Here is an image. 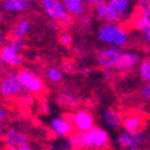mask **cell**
<instances>
[{"label": "cell", "mask_w": 150, "mask_h": 150, "mask_svg": "<svg viewBox=\"0 0 150 150\" xmlns=\"http://www.w3.org/2000/svg\"><path fill=\"white\" fill-rule=\"evenodd\" d=\"M22 1H24V3H26V4H29V5H31V4H33L36 0H22Z\"/></svg>", "instance_id": "74e56055"}, {"label": "cell", "mask_w": 150, "mask_h": 150, "mask_svg": "<svg viewBox=\"0 0 150 150\" xmlns=\"http://www.w3.org/2000/svg\"><path fill=\"white\" fill-rule=\"evenodd\" d=\"M60 42L64 47H70L73 44V36L68 31H64L60 35Z\"/></svg>", "instance_id": "cb8c5ba5"}, {"label": "cell", "mask_w": 150, "mask_h": 150, "mask_svg": "<svg viewBox=\"0 0 150 150\" xmlns=\"http://www.w3.org/2000/svg\"><path fill=\"white\" fill-rule=\"evenodd\" d=\"M113 76H115L113 69H104V71H103V79H105V80H111Z\"/></svg>", "instance_id": "f1b7e54d"}, {"label": "cell", "mask_w": 150, "mask_h": 150, "mask_svg": "<svg viewBox=\"0 0 150 150\" xmlns=\"http://www.w3.org/2000/svg\"><path fill=\"white\" fill-rule=\"evenodd\" d=\"M143 124H144V120L141 116L130 113L123 117L122 127L124 129V131H127V132H139V131H142Z\"/></svg>", "instance_id": "2e32d148"}, {"label": "cell", "mask_w": 150, "mask_h": 150, "mask_svg": "<svg viewBox=\"0 0 150 150\" xmlns=\"http://www.w3.org/2000/svg\"><path fill=\"white\" fill-rule=\"evenodd\" d=\"M144 40L146 43H150V30H148L146 32H144Z\"/></svg>", "instance_id": "836d02e7"}, {"label": "cell", "mask_w": 150, "mask_h": 150, "mask_svg": "<svg viewBox=\"0 0 150 150\" xmlns=\"http://www.w3.org/2000/svg\"><path fill=\"white\" fill-rule=\"evenodd\" d=\"M142 57H141V54L137 51H123L120 59L116 66V70L120 71V73H127L130 70L135 69L136 67H138V64L141 63Z\"/></svg>", "instance_id": "30bf717a"}, {"label": "cell", "mask_w": 150, "mask_h": 150, "mask_svg": "<svg viewBox=\"0 0 150 150\" xmlns=\"http://www.w3.org/2000/svg\"><path fill=\"white\" fill-rule=\"evenodd\" d=\"M67 12L73 17H82L87 11V5L83 0H61Z\"/></svg>", "instance_id": "e0dca14e"}, {"label": "cell", "mask_w": 150, "mask_h": 150, "mask_svg": "<svg viewBox=\"0 0 150 150\" xmlns=\"http://www.w3.org/2000/svg\"><path fill=\"white\" fill-rule=\"evenodd\" d=\"M19 150H35L31 145H29V144H25V145H23V146H21L19 148Z\"/></svg>", "instance_id": "e575fe53"}, {"label": "cell", "mask_w": 150, "mask_h": 150, "mask_svg": "<svg viewBox=\"0 0 150 150\" xmlns=\"http://www.w3.org/2000/svg\"><path fill=\"white\" fill-rule=\"evenodd\" d=\"M8 118V111L0 105V122H4Z\"/></svg>", "instance_id": "f546056e"}, {"label": "cell", "mask_w": 150, "mask_h": 150, "mask_svg": "<svg viewBox=\"0 0 150 150\" xmlns=\"http://www.w3.org/2000/svg\"><path fill=\"white\" fill-rule=\"evenodd\" d=\"M141 97L145 101H150V82H145V85L141 89Z\"/></svg>", "instance_id": "d4e9b609"}, {"label": "cell", "mask_w": 150, "mask_h": 150, "mask_svg": "<svg viewBox=\"0 0 150 150\" xmlns=\"http://www.w3.org/2000/svg\"><path fill=\"white\" fill-rule=\"evenodd\" d=\"M22 97H23V101H24L25 105H31V104L33 103L32 96H30V94H23Z\"/></svg>", "instance_id": "4dcf8cb0"}, {"label": "cell", "mask_w": 150, "mask_h": 150, "mask_svg": "<svg viewBox=\"0 0 150 150\" xmlns=\"http://www.w3.org/2000/svg\"><path fill=\"white\" fill-rule=\"evenodd\" d=\"M139 78L144 82H150V59H144L137 67Z\"/></svg>", "instance_id": "44dd1931"}, {"label": "cell", "mask_w": 150, "mask_h": 150, "mask_svg": "<svg viewBox=\"0 0 150 150\" xmlns=\"http://www.w3.org/2000/svg\"><path fill=\"white\" fill-rule=\"evenodd\" d=\"M25 92L18 71H14L13 68L6 70L5 75L0 79V96L4 99H14L25 94Z\"/></svg>", "instance_id": "7a4b0ae2"}, {"label": "cell", "mask_w": 150, "mask_h": 150, "mask_svg": "<svg viewBox=\"0 0 150 150\" xmlns=\"http://www.w3.org/2000/svg\"><path fill=\"white\" fill-rule=\"evenodd\" d=\"M137 7L139 11H144V10L150 8V0H138Z\"/></svg>", "instance_id": "484cf974"}, {"label": "cell", "mask_w": 150, "mask_h": 150, "mask_svg": "<svg viewBox=\"0 0 150 150\" xmlns=\"http://www.w3.org/2000/svg\"><path fill=\"white\" fill-rule=\"evenodd\" d=\"M0 59L10 68H18L23 63V56L21 55V52L13 50L7 45L0 49Z\"/></svg>", "instance_id": "5bb4252c"}, {"label": "cell", "mask_w": 150, "mask_h": 150, "mask_svg": "<svg viewBox=\"0 0 150 150\" xmlns=\"http://www.w3.org/2000/svg\"><path fill=\"white\" fill-rule=\"evenodd\" d=\"M148 142V135L143 131L139 132H123L118 134L116 137V144L120 149L125 150H141Z\"/></svg>", "instance_id": "277c9868"}, {"label": "cell", "mask_w": 150, "mask_h": 150, "mask_svg": "<svg viewBox=\"0 0 150 150\" xmlns=\"http://www.w3.org/2000/svg\"><path fill=\"white\" fill-rule=\"evenodd\" d=\"M97 38L105 45L122 49L129 43L130 36L122 24L105 22L97 30Z\"/></svg>", "instance_id": "6da1fadb"}, {"label": "cell", "mask_w": 150, "mask_h": 150, "mask_svg": "<svg viewBox=\"0 0 150 150\" xmlns=\"http://www.w3.org/2000/svg\"><path fill=\"white\" fill-rule=\"evenodd\" d=\"M41 7L52 21L61 23L69 16L61 0H40Z\"/></svg>", "instance_id": "9c48e42d"}, {"label": "cell", "mask_w": 150, "mask_h": 150, "mask_svg": "<svg viewBox=\"0 0 150 150\" xmlns=\"http://www.w3.org/2000/svg\"><path fill=\"white\" fill-rule=\"evenodd\" d=\"M86 141L88 149H96V150H104L108 146L111 138L108 132L100 126H94L92 130L86 132Z\"/></svg>", "instance_id": "5b68a950"}, {"label": "cell", "mask_w": 150, "mask_h": 150, "mask_svg": "<svg viewBox=\"0 0 150 150\" xmlns=\"http://www.w3.org/2000/svg\"><path fill=\"white\" fill-rule=\"evenodd\" d=\"M0 8L3 12L10 14H18L28 12L30 10V5L22 1V0H3L0 4Z\"/></svg>", "instance_id": "9a60e30c"}, {"label": "cell", "mask_w": 150, "mask_h": 150, "mask_svg": "<svg viewBox=\"0 0 150 150\" xmlns=\"http://www.w3.org/2000/svg\"><path fill=\"white\" fill-rule=\"evenodd\" d=\"M135 26L138 31H141L143 33L146 32L148 30H150V8L141 11L139 16L135 21Z\"/></svg>", "instance_id": "d6986e66"}, {"label": "cell", "mask_w": 150, "mask_h": 150, "mask_svg": "<svg viewBox=\"0 0 150 150\" xmlns=\"http://www.w3.org/2000/svg\"><path fill=\"white\" fill-rule=\"evenodd\" d=\"M5 132V129H4V123L3 122H0V137H1Z\"/></svg>", "instance_id": "d590c367"}, {"label": "cell", "mask_w": 150, "mask_h": 150, "mask_svg": "<svg viewBox=\"0 0 150 150\" xmlns=\"http://www.w3.org/2000/svg\"><path fill=\"white\" fill-rule=\"evenodd\" d=\"M81 18V26L82 28H85V29H87V28H89L91 25H92V18L89 17V16H82V17H80Z\"/></svg>", "instance_id": "4316f807"}, {"label": "cell", "mask_w": 150, "mask_h": 150, "mask_svg": "<svg viewBox=\"0 0 150 150\" xmlns=\"http://www.w3.org/2000/svg\"><path fill=\"white\" fill-rule=\"evenodd\" d=\"M45 75H47V79L54 83H60L62 82L63 80V73L60 68L55 67V66H51V67H48L47 70H45Z\"/></svg>", "instance_id": "ffe728a7"}, {"label": "cell", "mask_w": 150, "mask_h": 150, "mask_svg": "<svg viewBox=\"0 0 150 150\" xmlns=\"http://www.w3.org/2000/svg\"><path fill=\"white\" fill-rule=\"evenodd\" d=\"M51 131L59 138H68L74 132V126L68 117H54L50 122Z\"/></svg>", "instance_id": "8fae6325"}, {"label": "cell", "mask_w": 150, "mask_h": 150, "mask_svg": "<svg viewBox=\"0 0 150 150\" xmlns=\"http://www.w3.org/2000/svg\"><path fill=\"white\" fill-rule=\"evenodd\" d=\"M6 45L12 48L13 50L18 51V52H22L25 49V42L24 40H19V38H14V37H11V38L7 40Z\"/></svg>", "instance_id": "7402d4cb"}, {"label": "cell", "mask_w": 150, "mask_h": 150, "mask_svg": "<svg viewBox=\"0 0 150 150\" xmlns=\"http://www.w3.org/2000/svg\"><path fill=\"white\" fill-rule=\"evenodd\" d=\"M18 76H19L25 91L32 93V94H38V93L43 92L44 81L35 71L28 68H23L21 70H18Z\"/></svg>", "instance_id": "8992f818"}, {"label": "cell", "mask_w": 150, "mask_h": 150, "mask_svg": "<svg viewBox=\"0 0 150 150\" xmlns=\"http://www.w3.org/2000/svg\"><path fill=\"white\" fill-rule=\"evenodd\" d=\"M0 150H3V149H0Z\"/></svg>", "instance_id": "b9f144b4"}, {"label": "cell", "mask_w": 150, "mask_h": 150, "mask_svg": "<svg viewBox=\"0 0 150 150\" xmlns=\"http://www.w3.org/2000/svg\"><path fill=\"white\" fill-rule=\"evenodd\" d=\"M4 66H5V63L3 62V60L0 59V73H1L3 70H4Z\"/></svg>", "instance_id": "8d00e7d4"}, {"label": "cell", "mask_w": 150, "mask_h": 150, "mask_svg": "<svg viewBox=\"0 0 150 150\" xmlns=\"http://www.w3.org/2000/svg\"><path fill=\"white\" fill-rule=\"evenodd\" d=\"M94 14H96V17L98 18L99 21L106 22V18H107L106 5L103 4V5H98V6H96V7H94Z\"/></svg>", "instance_id": "603a6c76"}, {"label": "cell", "mask_w": 150, "mask_h": 150, "mask_svg": "<svg viewBox=\"0 0 150 150\" xmlns=\"http://www.w3.org/2000/svg\"><path fill=\"white\" fill-rule=\"evenodd\" d=\"M6 150H19V148H13V146H7Z\"/></svg>", "instance_id": "ab89813d"}, {"label": "cell", "mask_w": 150, "mask_h": 150, "mask_svg": "<svg viewBox=\"0 0 150 150\" xmlns=\"http://www.w3.org/2000/svg\"><path fill=\"white\" fill-rule=\"evenodd\" d=\"M32 23L28 18H21L18 19L13 30H12V37L14 38H19V40H24L25 37L31 32L32 30Z\"/></svg>", "instance_id": "ac0fdd59"}, {"label": "cell", "mask_w": 150, "mask_h": 150, "mask_svg": "<svg viewBox=\"0 0 150 150\" xmlns=\"http://www.w3.org/2000/svg\"><path fill=\"white\" fill-rule=\"evenodd\" d=\"M101 122L103 124L111 131H118L122 127L123 117L116 108H105L101 113Z\"/></svg>", "instance_id": "7c38bea8"}, {"label": "cell", "mask_w": 150, "mask_h": 150, "mask_svg": "<svg viewBox=\"0 0 150 150\" xmlns=\"http://www.w3.org/2000/svg\"><path fill=\"white\" fill-rule=\"evenodd\" d=\"M107 10L106 22L123 23L134 11V0H107L105 3Z\"/></svg>", "instance_id": "3957f363"}, {"label": "cell", "mask_w": 150, "mask_h": 150, "mask_svg": "<svg viewBox=\"0 0 150 150\" xmlns=\"http://www.w3.org/2000/svg\"><path fill=\"white\" fill-rule=\"evenodd\" d=\"M4 142L7 146H13V148H21L25 144H28V137L23 132H21L19 130H17L14 127L7 129L4 135Z\"/></svg>", "instance_id": "4fadbf2b"}, {"label": "cell", "mask_w": 150, "mask_h": 150, "mask_svg": "<svg viewBox=\"0 0 150 150\" xmlns=\"http://www.w3.org/2000/svg\"><path fill=\"white\" fill-rule=\"evenodd\" d=\"M41 110H42V113H48V112H49V106H48V103H47V101L42 103Z\"/></svg>", "instance_id": "d6a6232c"}, {"label": "cell", "mask_w": 150, "mask_h": 150, "mask_svg": "<svg viewBox=\"0 0 150 150\" xmlns=\"http://www.w3.org/2000/svg\"><path fill=\"white\" fill-rule=\"evenodd\" d=\"M74 129L81 132H87L96 126V119L87 110H78L71 115H68Z\"/></svg>", "instance_id": "ba28073f"}, {"label": "cell", "mask_w": 150, "mask_h": 150, "mask_svg": "<svg viewBox=\"0 0 150 150\" xmlns=\"http://www.w3.org/2000/svg\"><path fill=\"white\" fill-rule=\"evenodd\" d=\"M3 18H4V12L1 11V8H0V22L3 21Z\"/></svg>", "instance_id": "f35d334b"}, {"label": "cell", "mask_w": 150, "mask_h": 150, "mask_svg": "<svg viewBox=\"0 0 150 150\" xmlns=\"http://www.w3.org/2000/svg\"><path fill=\"white\" fill-rule=\"evenodd\" d=\"M123 50L118 49V48H113V47H106L100 49L97 52V62L99 64V67H101L103 69H115L120 56H122Z\"/></svg>", "instance_id": "52a82bcc"}, {"label": "cell", "mask_w": 150, "mask_h": 150, "mask_svg": "<svg viewBox=\"0 0 150 150\" xmlns=\"http://www.w3.org/2000/svg\"><path fill=\"white\" fill-rule=\"evenodd\" d=\"M83 1L86 3L87 6L96 7V6H98V5H103V4H105L107 0H83Z\"/></svg>", "instance_id": "83f0119b"}, {"label": "cell", "mask_w": 150, "mask_h": 150, "mask_svg": "<svg viewBox=\"0 0 150 150\" xmlns=\"http://www.w3.org/2000/svg\"><path fill=\"white\" fill-rule=\"evenodd\" d=\"M92 150H96V149H92Z\"/></svg>", "instance_id": "60d3db41"}, {"label": "cell", "mask_w": 150, "mask_h": 150, "mask_svg": "<svg viewBox=\"0 0 150 150\" xmlns=\"http://www.w3.org/2000/svg\"><path fill=\"white\" fill-rule=\"evenodd\" d=\"M6 42H7V38L5 37V35L0 32V49L6 45Z\"/></svg>", "instance_id": "1f68e13d"}]
</instances>
